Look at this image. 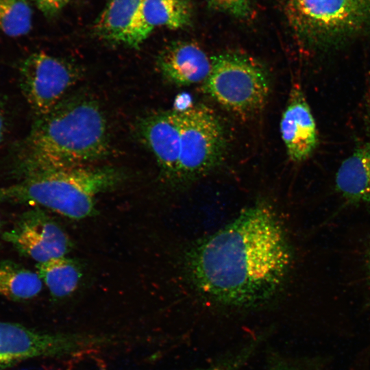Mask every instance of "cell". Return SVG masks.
I'll use <instances>...</instances> for the list:
<instances>
[{
  "label": "cell",
  "instance_id": "6da1fadb",
  "mask_svg": "<svg viewBox=\"0 0 370 370\" xmlns=\"http://www.w3.org/2000/svg\"><path fill=\"white\" fill-rule=\"evenodd\" d=\"M184 260L189 280L201 295L220 304L247 308L278 293L292 252L276 214L260 204L199 240Z\"/></svg>",
  "mask_w": 370,
  "mask_h": 370
},
{
  "label": "cell",
  "instance_id": "7a4b0ae2",
  "mask_svg": "<svg viewBox=\"0 0 370 370\" xmlns=\"http://www.w3.org/2000/svg\"><path fill=\"white\" fill-rule=\"evenodd\" d=\"M109 150L107 122L99 103L84 95L64 97L36 117L16 155L12 174L18 182L47 169L89 166Z\"/></svg>",
  "mask_w": 370,
  "mask_h": 370
},
{
  "label": "cell",
  "instance_id": "3957f363",
  "mask_svg": "<svg viewBox=\"0 0 370 370\" xmlns=\"http://www.w3.org/2000/svg\"><path fill=\"white\" fill-rule=\"evenodd\" d=\"M125 173L112 166L50 169L34 173L10 185L12 201L50 210L80 220L96 214L98 195L118 188Z\"/></svg>",
  "mask_w": 370,
  "mask_h": 370
},
{
  "label": "cell",
  "instance_id": "277c9868",
  "mask_svg": "<svg viewBox=\"0 0 370 370\" xmlns=\"http://www.w3.org/2000/svg\"><path fill=\"white\" fill-rule=\"evenodd\" d=\"M291 28L304 42L332 49L370 36V0H283Z\"/></svg>",
  "mask_w": 370,
  "mask_h": 370
},
{
  "label": "cell",
  "instance_id": "5b68a950",
  "mask_svg": "<svg viewBox=\"0 0 370 370\" xmlns=\"http://www.w3.org/2000/svg\"><path fill=\"white\" fill-rule=\"evenodd\" d=\"M204 90L226 110L241 116L258 112L265 105L270 82L264 68L244 53L227 51L210 58Z\"/></svg>",
  "mask_w": 370,
  "mask_h": 370
},
{
  "label": "cell",
  "instance_id": "8992f818",
  "mask_svg": "<svg viewBox=\"0 0 370 370\" xmlns=\"http://www.w3.org/2000/svg\"><path fill=\"white\" fill-rule=\"evenodd\" d=\"M180 112V149L175 183L199 178L222 160L225 138L221 123L206 106H191Z\"/></svg>",
  "mask_w": 370,
  "mask_h": 370
},
{
  "label": "cell",
  "instance_id": "52a82bcc",
  "mask_svg": "<svg viewBox=\"0 0 370 370\" xmlns=\"http://www.w3.org/2000/svg\"><path fill=\"white\" fill-rule=\"evenodd\" d=\"M79 78L75 64L43 52L32 53L19 66L21 92L37 116L56 106Z\"/></svg>",
  "mask_w": 370,
  "mask_h": 370
},
{
  "label": "cell",
  "instance_id": "ba28073f",
  "mask_svg": "<svg viewBox=\"0 0 370 370\" xmlns=\"http://www.w3.org/2000/svg\"><path fill=\"white\" fill-rule=\"evenodd\" d=\"M102 342V338L90 335L43 333L0 321V370L34 358L75 354Z\"/></svg>",
  "mask_w": 370,
  "mask_h": 370
},
{
  "label": "cell",
  "instance_id": "9c48e42d",
  "mask_svg": "<svg viewBox=\"0 0 370 370\" xmlns=\"http://www.w3.org/2000/svg\"><path fill=\"white\" fill-rule=\"evenodd\" d=\"M2 238L20 255L37 263L65 256L73 243L62 227L42 208L34 206L19 214Z\"/></svg>",
  "mask_w": 370,
  "mask_h": 370
},
{
  "label": "cell",
  "instance_id": "30bf717a",
  "mask_svg": "<svg viewBox=\"0 0 370 370\" xmlns=\"http://www.w3.org/2000/svg\"><path fill=\"white\" fill-rule=\"evenodd\" d=\"M138 131L140 139L156 158L162 176L175 183L180 149L179 111L151 113L140 119Z\"/></svg>",
  "mask_w": 370,
  "mask_h": 370
},
{
  "label": "cell",
  "instance_id": "8fae6325",
  "mask_svg": "<svg viewBox=\"0 0 370 370\" xmlns=\"http://www.w3.org/2000/svg\"><path fill=\"white\" fill-rule=\"evenodd\" d=\"M280 132L291 160L308 159L318 145V133L311 109L299 84L291 90L280 121Z\"/></svg>",
  "mask_w": 370,
  "mask_h": 370
},
{
  "label": "cell",
  "instance_id": "7c38bea8",
  "mask_svg": "<svg viewBox=\"0 0 370 370\" xmlns=\"http://www.w3.org/2000/svg\"><path fill=\"white\" fill-rule=\"evenodd\" d=\"M156 65L162 75L177 86L204 82L212 66L211 60L197 45L175 41L158 54Z\"/></svg>",
  "mask_w": 370,
  "mask_h": 370
},
{
  "label": "cell",
  "instance_id": "4fadbf2b",
  "mask_svg": "<svg viewBox=\"0 0 370 370\" xmlns=\"http://www.w3.org/2000/svg\"><path fill=\"white\" fill-rule=\"evenodd\" d=\"M143 0H108L96 20L94 31L100 38L138 48L144 41L140 34Z\"/></svg>",
  "mask_w": 370,
  "mask_h": 370
},
{
  "label": "cell",
  "instance_id": "5bb4252c",
  "mask_svg": "<svg viewBox=\"0 0 370 370\" xmlns=\"http://www.w3.org/2000/svg\"><path fill=\"white\" fill-rule=\"evenodd\" d=\"M337 192L349 204H370V142L358 145L339 166L335 176Z\"/></svg>",
  "mask_w": 370,
  "mask_h": 370
},
{
  "label": "cell",
  "instance_id": "9a60e30c",
  "mask_svg": "<svg viewBox=\"0 0 370 370\" xmlns=\"http://www.w3.org/2000/svg\"><path fill=\"white\" fill-rule=\"evenodd\" d=\"M193 9L190 0H143L140 11V34L144 40L157 27L171 29L190 24Z\"/></svg>",
  "mask_w": 370,
  "mask_h": 370
},
{
  "label": "cell",
  "instance_id": "2e32d148",
  "mask_svg": "<svg viewBox=\"0 0 370 370\" xmlns=\"http://www.w3.org/2000/svg\"><path fill=\"white\" fill-rule=\"evenodd\" d=\"M36 272L56 299L70 296L77 288L82 278L79 264L66 256L36 264Z\"/></svg>",
  "mask_w": 370,
  "mask_h": 370
},
{
  "label": "cell",
  "instance_id": "e0dca14e",
  "mask_svg": "<svg viewBox=\"0 0 370 370\" xmlns=\"http://www.w3.org/2000/svg\"><path fill=\"white\" fill-rule=\"evenodd\" d=\"M43 282L37 272L11 260L0 262V295L14 301L36 297Z\"/></svg>",
  "mask_w": 370,
  "mask_h": 370
},
{
  "label": "cell",
  "instance_id": "ac0fdd59",
  "mask_svg": "<svg viewBox=\"0 0 370 370\" xmlns=\"http://www.w3.org/2000/svg\"><path fill=\"white\" fill-rule=\"evenodd\" d=\"M32 26L28 0H0V32L11 37L27 34Z\"/></svg>",
  "mask_w": 370,
  "mask_h": 370
},
{
  "label": "cell",
  "instance_id": "d6986e66",
  "mask_svg": "<svg viewBox=\"0 0 370 370\" xmlns=\"http://www.w3.org/2000/svg\"><path fill=\"white\" fill-rule=\"evenodd\" d=\"M217 10L238 18H247L252 10V0H207Z\"/></svg>",
  "mask_w": 370,
  "mask_h": 370
},
{
  "label": "cell",
  "instance_id": "ffe728a7",
  "mask_svg": "<svg viewBox=\"0 0 370 370\" xmlns=\"http://www.w3.org/2000/svg\"><path fill=\"white\" fill-rule=\"evenodd\" d=\"M37 8L47 18L57 16L71 0H33Z\"/></svg>",
  "mask_w": 370,
  "mask_h": 370
},
{
  "label": "cell",
  "instance_id": "44dd1931",
  "mask_svg": "<svg viewBox=\"0 0 370 370\" xmlns=\"http://www.w3.org/2000/svg\"><path fill=\"white\" fill-rule=\"evenodd\" d=\"M364 120L365 130L370 142V91L365 97Z\"/></svg>",
  "mask_w": 370,
  "mask_h": 370
},
{
  "label": "cell",
  "instance_id": "7402d4cb",
  "mask_svg": "<svg viewBox=\"0 0 370 370\" xmlns=\"http://www.w3.org/2000/svg\"><path fill=\"white\" fill-rule=\"evenodd\" d=\"M11 189L10 186L0 188V202H11Z\"/></svg>",
  "mask_w": 370,
  "mask_h": 370
},
{
  "label": "cell",
  "instance_id": "603a6c76",
  "mask_svg": "<svg viewBox=\"0 0 370 370\" xmlns=\"http://www.w3.org/2000/svg\"><path fill=\"white\" fill-rule=\"evenodd\" d=\"M5 129V119L3 106L0 102V143L4 136Z\"/></svg>",
  "mask_w": 370,
  "mask_h": 370
},
{
  "label": "cell",
  "instance_id": "cb8c5ba5",
  "mask_svg": "<svg viewBox=\"0 0 370 370\" xmlns=\"http://www.w3.org/2000/svg\"><path fill=\"white\" fill-rule=\"evenodd\" d=\"M366 270L367 274L370 282V243L367 248V255H366Z\"/></svg>",
  "mask_w": 370,
  "mask_h": 370
},
{
  "label": "cell",
  "instance_id": "d4e9b609",
  "mask_svg": "<svg viewBox=\"0 0 370 370\" xmlns=\"http://www.w3.org/2000/svg\"><path fill=\"white\" fill-rule=\"evenodd\" d=\"M1 225H2V221H1V217H0V228H1Z\"/></svg>",
  "mask_w": 370,
  "mask_h": 370
},
{
  "label": "cell",
  "instance_id": "484cf974",
  "mask_svg": "<svg viewBox=\"0 0 370 370\" xmlns=\"http://www.w3.org/2000/svg\"><path fill=\"white\" fill-rule=\"evenodd\" d=\"M279 370H289L288 369H279Z\"/></svg>",
  "mask_w": 370,
  "mask_h": 370
},
{
  "label": "cell",
  "instance_id": "4316f807",
  "mask_svg": "<svg viewBox=\"0 0 370 370\" xmlns=\"http://www.w3.org/2000/svg\"><path fill=\"white\" fill-rule=\"evenodd\" d=\"M206 370H217L216 369H206Z\"/></svg>",
  "mask_w": 370,
  "mask_h": 370
}]
</instances>
